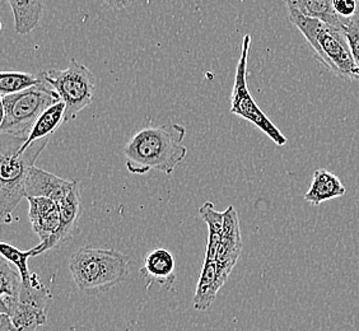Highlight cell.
Here are the masks:
<instances>
[{
  "label": "cell",
  "mask_w": 359,
  "mask_h": 331,
  "mask_svg": "<svg viewBox=\"0 0 359 331\" xmlns=\"http://www.w3.org/2000/svg\"><path fill=\"white\" fill-rule=\"evenodd\" d=\"M26 142L27 139L0 133V217L4 223L12 222L14 209L26 198L28 176L48 138L37 140L21 152Z\"/></svg>",
  "instance_id": "7a4b0ae2"
},
{
  "label": "cell",
  "mask_w": 359,
  "mask_h": 331,
  "mask_svg": "<svg viewBox=\"0 0 359 331\" xmlns=\"http://www.w3.org/2000/svg\"><path fill=\"white\" fill-rule=\"evenodd\" d=\"M242 236L240 229L238 214L233 205L224 210V223L222 232V241L217 252V271H218V285L222 288L227 282L228 276L233 270L241 255Z\"/></svg>",
  "instance_id": "9c48e42d"
},
{
  "label": "cell",
  "mask_w": 359,
  "mask_h": 331,
  "mask_svg": "<svg viewBox=\"0 0 359 331\" xmlns=\"http://www.w3.org/2000/svg\"><path fill=\"white\" fill-rule=\"evenodd\" d=\"M22 276L11 266V262L0 260V313L9 315L20 302Z\"/></svg>",
  "instance_id": "9a60e30c"
},
{
  "label": "cell",
  "mask_w": 359,
  "mask_h": 331,
  "mask_svg": "<svg viewBox=\"0 0 359 331\" xmlns=\"http://www.w3.org/2000/svg\"><path fill=\"white\" fill-rule=\"evenodd\" d=\"M250 48H251V36L245 35L242 40L241 56L236 68L235 84L231 95V112L240 118L245 119L251 124L255 125L268 135L276 145L287 144V138L283 133L276 128L255 100L250 93L248 86V62H249Z\"/></svg>",
  "instance_id": "52a82bcc"
},
{
  "label": "cell",
  "mask_w": 359,
  "mask_h": 331,
  "mask_svg": "<svg viewBox=\"0 0 359 331\" xmlns=\"http://www.w3.org/2000/svg\"><path fill=\"white\" fill-rule=\"evenodd\" d=\"M201 219L208 224V245L205 250V257L217 259V252L221 245L223 223H224V212H218L215 205L208 201L199 209Z\"/></svg>",
  "instance_id": "ffe728a7"
},
{
  "label": "cell",
  "mask_w": 359,
  "mask_h": 331,
  "mask_svg": "<svg viewBox=\"0 0 359 331\" xmlns=\"http://www.w3.org/2000/svg\"><path fill=\"white\" fill-rule=\"evenodd\" d=\"M43 78L65 104V123L74 120L76 115L93 101L96 76L76 59L70 60L67 69L43 72Z\"/></svg>",
  "instance_id": "8992f818"
},
{
  "label": "cell",
  "mask_w": 359,
  "mask_h": 331,
  "mask_svg": "<svg viewBox=\"0 0 359 331\" xmlns=\"http://www.w3.org/2000/svg\"><path fill=\"white\" fill-rule=\"evenodd\" d=\"M45 82L43 72L37 74L22 73V72H1L0 74V93L1 96L15 95L34 88Z\"/></svg>",
  "instance_id": "44dd1931"
},
{
  "label": "cell",
  "mask_w": 359,
  "mask_h": 331,
  "mask_svg": "<svg viewBox=\"0 0 359 331\" xmlns=\"http://www.w3.org/2000/svg\"><path fill=\"white\" fill-rule=\"evenodd\" d=\"M185 135L187 128L172 121L137 131L124 147L128 171L145 175L156 170L171 175L187 156Z\"/></svg>",
  "instance_id": "6da1fadb"
},
{
  "label": "cell",
  "mask_w": 359,
  "mask_h": 331,
  "mask_svg": "<svg viewBox=\"0 0 359 331\" xmlns=\"http://www.w3.org/2000/svg\"><path fill=\"white\" fill-rule=\"evenodd\" d=\"M65 110L67 107L62 101L48 107L36 121L27 142L21 148V152H25L29 145L34 144L37 140L50 138V135L54 134L62 123H65Z\"/></svg>",
  "instance_id": "ac0fdd59"
},
{
  "label": "cell",
  "mask_w": 359,
  "mask_h": 331,
  "mask_svg": "<svg viewBox=\"0 0 359 331\" xmlns=\"http://www.w3.org/2000/svg\"><path fill=\"white\" fill-rule=\"evenodd\" d=\"M346 189L335 173L327 170H316L312 176L311 187L304 194V201L318 207L324 201L344 196Z\"/></svg>",
  "instance_id": "5bb4252c"
},
{
  "label": "cell",
  "mask_w": 359,
  "mask_h": 331,
  "mask_svg": "<svg viewBox=\"0 0 359 331\" xmlns=\"http://www.w3.org/2000/svg\"><path fill=\"white\" fill-rule=\"evenodd\" d=\"M0 252H1V257H4L11 264L15 265V268L21 274L22 282L23 283L29 282L32 274L29 273V269H28V260L36 256L35 248H31L27 251H21V250L14 248L13 245H11V243L1 242L0 243Z\"/></svg>",
  "instance_id": "7402d4cb"
},
{
  "label": "cell",
  "mask_w": 359,
  "mask_h": 331,
  "mask_svg": "<svg viewBox=\"0 0 359 331\" xmlns=\"http://www.w3.org/2000/svg\"><path fill=\"white\" fill-rule=\"evenodd\" d=\"M60 101L56 90L46 81L21 93L1 96L0 133L28 139L42 114Z\"/></svg>",
  "instance_id": "5b68a950"
},
{
  "label": "cell",
  "mask_w": 359,
  "mask_h": 331,
  "mask_svg": "<svg viewBox=\"0 0 359 331\" xmlns=\"http://www.w3.org/2000/svg\"><path fill=\"white\" fill-rule=\"evenodd\" d=\"M111 7H126L130 3H124V1H112V3H107Z\"/></svg>",
  "instance_id": "d4e9b609"
},
{
  "label": "cell",
  "mask_w": 359,
  "mask_h": 331,
  "mask_svg": "<svg viewBox=\"0 0 359 331\" xmlns=\"http://www.w3.org/2000/svg\"><path fill=\"white\" fill-rule=\"evenodd\" d=\"M343 31L351 48L353 60L359 69V17L343 25Z\"/></svg>",
  "instance_id": "603a6c76"
},
{
  "label": "cell",
  "mask_w": 359,
  "mask_h": 331,
  "mask_svg": "<svg viewBox=\"0 0 359 331\" xmlns=\"http://www.w3.org/2000/svg\"><path fill=\"white\" fill-rule=\"evenodd\" d=\"M78 184L76 180L68 181L34 167L26 182V198H48L59 203L73 190Z\"/></svg>",
  "instance_id": "7c38bea8"
},
{
  "label": "cell",
  "mask_w": 359,
  "mask_h": 331,
  "mask_svg": "<svg viewBox=\"0 0 359 331\" xmlns=\"http://www.w3.org/2000/svg\"><path fill=\"white\" fill-rule=\"evenodd\" d=\"M28 218L41 242L48 241L60 227V209L55 201L48 198H27Z\"/></svg>",
  "instance_id": "4fadbf2b"
},
{
  "label": "cell",
  "mask_w": 359,
  "mask_h": 331,
  "mask_svg": "<svg viewBox=\"0 0 359 331\" xmlns=\"http://www.w3.org/2000/svg\"><path fill=\"white\" fill-rule=\"evenodd\" d=\"M13 11L14 27L20 35H27L32 32L41 21L43 3L37 0L21 1V0H8Z\"/></svg>",
  "instance_id": "d6986e66"
},
{
  "label": "cell",
  "mask_w": 359,
  "mask_h": 331,
  "mask_svg": "<svg viewBox=\"0 0 359 331\" xmlns=\"http://www.w3.org/2000/svg\"><path fill=\"white\" fill-rule=\"evenodd\" d=\"M130 260L114 248L83 246L73 254L69 270L78 290L88 296L109 292L129 274Z\"/></svg>",
  "instance_id": "3957f363"
},
{
  "label": "cell",
  "mask_w": 359,
  "mask_h": 331,
  "mask_svg": "<svg viewBox=\"0 0 359 331\" xmlns=\"http://www.w3.org/2000/svg\"><path fill=\"white\" fill-rule=\"evenodd\" d=\"M218 271L217 262L213 259H204L203 269L198 281L196 290L194 295V309L198 311H207L215 302L218 290Z\"/></svg>",
  "instance_id": "2e32d148"
},
{
  "label": "cell",
  "mask_w": 359,
  "mask_h": 331,
  "mask_svg": "<svg viewBox=\"0 0 359 331\" xmlns=\"http://www.w3.org/2000/svg\"><path fill=\"white\" fill-rule=\"evenodd\" d=\"M287 7L296 9L304 17L324 22L334 27H343V22L335 13L332 0H290Z\"/></svg>",
  "instance_id": "e0dca14e"
},
{
  "label": "cell",
  "mask_w": 359,
  "mask_h": 331,
  "mask_svg": "<svg viewBox=\"0 0 359 331\" xmlns=\"http://www.w3.org/2000/svg\"><path fill=\"white\" fill-rule=\"evenodd\" d=\"M60 209V227L55 235L48 238L46 242H40L35 248V255L39 256L50 251L53 248H59L64 242H68L76 236L79 226V219L82 215V201L79 182L64 199L56 203Z\"/></svg>",
  "instance_id": "30bf717a"
},
{
  "label": "cell",
  "mask_w": 359,
  "mask_h": 331,
  "mask_svg": "<svg viewBox=\"0 0 359 331\" xmlns=\"http://www.w3.org/2000/svg\"><path fill=\"white\" fill-rule=\"evenodd\" d=\"M139 273L147 282V288L158 285L161 288L171 290L176 281L175 256L166 248H156L147 254Z\"/></svg>",
  "instance_id": "8fae6325"
},
{
  "label": "cell",
  "mask_w": 359,
  "mask_h": 331,
  "mask_svg": "<svg viewBox=\"0 0 359 331\" xmlns=\"http://www.w3.org/2000/svg\"><path fill=\"white\" fill-rule=\"evenodd\" d=\"M332 6L335 9V13L338 14L339 18L343 22L353 21L358 18V3L355 0H332Z\"/></svg>",
  "instance_id": "cb8c5ba5"
},
{
  "label": "cell",
  "mask_w": 359,
  "mask_h": 331,
  "mask_svg": "<svg viewBox=\"0 0 359 331\" xmlns=\"http://www.w3.org/2000/svg\"><path fill=\"white\" fill-rule=\"evenodd\" d=\"M288 8L290 21L299 29L311 46L318 62L335 76L346 81H359V69L353 60L343 28L311 20Z\"/></svg>",
  "instance_id": "277c9868"
},
{
  "label": "cell",
  "mask_w": 359,
  "mask_h": 331,
  "mask_svg": "<svg viewBox=\"0 0 359 331\" xmlns=\"http://www.w3.org/2000/svg\"><path fill=\"white\" fill-rule=\"evenodd\" d=\"M51 292L32 274L29 282H22L20 302L9 315L0 313V331H39L46 324V304Z\"/></svg>",
  "instance_id": "ba28073f"
}]
</instances>
